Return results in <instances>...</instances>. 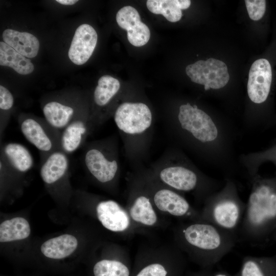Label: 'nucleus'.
Returning a JSON list of instances; mask_svg holds the SVG:
<instances>
[{
	"instance_id": "f8f14e48",
	"label": "nucleus",
	"mask_w": 276,
	"mask_h": 276,
	"mask_svg": "<svg viewBox=\"0 0 276 276\" xmlns=\"http://www.w3.org/2000/svg\"><path fill=\"white\" fill-rule=\"evenodd\" d=\"M2 37L4 42L27 58H34L38 53L39 40L30 33L7 29L3 32Z\"/></svg>"
},
{
	"instance_id": "2f4dec72",
	"label": "nucleus",
	"mask_w": 276,
	"mask_h": 276,
	"mask_svg": "<svg viewBox=\"0 0 276 276\" xmlns=\"http://www.w3.org/2000/svg\"><path fill=\"white\" fill-rule=\"evenodd\" d=\"M215 276H227V275H226L225 274H223V273H218V274H217L216 275H215Z\"/></svg>"
},
{
	"instance_id": "0eeeda50",
	"label": "nucleus",
	"mask_w": 276,
	"mask_h": 276,
	"mask_svg": "<svg viewBox=\"0 0 276 276\" xmlns=\"http://www.w3.org/2000/svg\"><path fill=\"white\" fill-rule=\"evenodd\" d=\"M98 35L90 25L83 24L75 32L68 52L71 61L78 65L85 63L90 58L96 48Z\"/></svg>"
},
{
	"instance_id": "f3484780",
	"label": "nucleus",
	"mask_w": 276,
	"mask_h": 276,
	"mask_svg": "<svg viewBox=\"0 0 276 276\" xmlns=\"http://www.w3.org/2000/svg\"><path fill=\"white\" fill-rule=\"evenodd\" d=\"M156 207L161 211L168 212L175 216L185 215L188 211L189 205L182 197L168 189H161L154 196Z\"/></svg>"
},
{
	"instance_id": "dca6fc26",
	"label": "nucleus",
	"mask_w": 276,
	"mask_h": 276,
	"mask_svg": "<svg viewBox=\"0 0 276 276\" xmlns=\"http://www.w3.org/2000/svg\"><path fill=\"white\" fill-rule=\"evenodd\" d=\"M44 118L52 128L63 129L72 121L74 114V108L57 101H51L43 107Z\"/></svg>"
},
{
	"instance_id": "a878e982",
	"label": "nucleus",
	"mask_w": 276,
	"mask_h": 276,
	"mask_svg": "<svg viewBox=\"0 0 276 276\" xmlns=\"http://www.w3.org/2000/svg\"><path fill=\"white\" fill-rule=\"evenodd\" d=\"M95 276H129L128 267L121 262L115 260H103L94 266Z\"/></svg>"
},
{
	"instance_id": "b1692460",
	"label": "nucleus",
	"mask_w": 276,
	"mask_h": 276,
	"mask_svg": "<svg viewBox=\"0 0 276 276\" xmlns=\"http://www.w3.org/2000/svg\"><path fill=\"white\" fill-rule=\"evenodd\" d=\"M132 219L146 225H153L157 221L156 214L149 198L140 196L136 198L130 210Z\"/></svg>"
},
{
	"instance_id": "6e6552de",
	"label": "nucleus",
	"mask_w": 276,
	"mask_h": 276,
	"mask_svg": "<svg viewBox=\"0 0 276 276\" xmlns=\"http://www.w3.org/2000/svg\"><path fill=\"white\" fill-rule=\"evenodd\" d=\"M84 163L90 174L101 182L112 180L118 171V164L114 159H109L101 150L88 149L84 156Z\"/></svg>"
},
{
	"instance_id": "f257e3e1",
	"label": "nucleus",
	"mask_w": 276,
	"mask_h": 276,
	"mask_svg": "<svg viewBox=\"0 0 276 276\" xmlns=\"http://www.w3.org/2000/svg\"><path fill=\"white\" fill-rule=\"evenodd\" d=\"M114 121L122 132L131 135L141 134L148 129L152 116L149 107L141 102H124L117 108Z\"/></svg>"
},
{
	"instance_id": "4be33fe9",
	"label": "nucleus",
	"mask_w": 276,
	"mask_h": 276,
	"mask_svg": "<svg viewBox=\"0 0 276 276\" xmlns=\"http://www.w3.org/2000/svg\"><path fill=\"white\" fill-rule=\"evenodd\" d=\"M31 232L27 220L15 217L3 222L0 225V242H6L27 238Z\"/></svg>"
},
{
	"instance_id": "ddd939ff",
	"label": "nucleus",
	"mask_w": 276,
	"mask_h": 276,
	"mask_svg": "<svg viewBox=\"0 0 276 276\" xmlns=\"http://www.w3.org/2000/svg\"><path fill=\"white\" fill-rule=\"evenodd\" d=\"M69 161L65 153L55 150L50 153L42 165L40 174L42 180L48 184L55 183L67 172Z\"/></svg>"
},
{
	"instance_id": "7c9ffc66",
	"label": "nucleus",
	"mask_w": 276,
	"mask_h": 276,
	"mask_svg": "<svg viewBox=\"0 0 276 276\" xmlns=\"http://www.w3.org/2000/svg\"><path fill=\"white\" fill-rule=\"evenodd\" d=\"M56 1L64 5H73L78 2L77 0H57Z\"/></svg>"
},
{
	"instance_id": "9d476101",
	"label": "nucleus",
	"mask_w": 276,
	"mask_h": 276,
	"mask_svg": "<svg viewBox=\"0 0 276 276\" xmlns=\"http://www.w3.org/2000/svg\"><path fill=\"white\" fill-rule=\"evenodd\" d=\"M20 128L26 139L37 149L43 153L54 151L53 139L45 127L38 121L27 118L21 122Z\"/></svg>"
},
{
	"instance_id": "1a4fd4ad",
	"label": "nucleus",
	"mask_w": 276,
	"mask_h": 276,
	"mask_svg": "<svg viewBox=\"0 0 276 276\" xmlns=\"http://www.w3.org/2000/svg\"><path fill=\"white\" fill-rule=\"evenodd\" d=\"M98 219L107 229L113 232H122L130 224L127 213L116 201L111 200L103 201L96 208Z\"/></svg>"
},
{
	"instance_id": "cd10ccee",
	"label": "nucleus",
	"mask_w": 276,
	"mask_h": 276,
	"mask_svg": "<svg viewBox=\"0 0 276 276\" xmlns=\"http://www.w3.org/2000/svg\"><path fill=\"white\" fill-rule=\"evenodd\" d=\"M165 267L159 263H153L143 268L136 276H167Z\"/></svg>"
},
{
	"instance_id": "6ab92c4d",
	"label": "nucleus",
	"mask_w": 276,
	"mask_h": 276,
	"mask_svg": "<svg viewBox=\"0 0 276 276\" xmlns=\"http://www.w3.org/2000/svg\"><path fill=\"white\" fill-rule=\"evenodd\" d=\"M191 5L190 0H148V9L155 14L163 15L167 20L175 22L182 16L181 10L188 9Z\"/></svg>"
},
{
	"instance_id": "f03ea898",
	"label": "nucleus",
	"mask_w": 276,
	"mask_h": 276,
	"mask_svg": "<svg viewBox=\"0 0 276 276\" xmlns=\"http://www.w3.org/2000/svg\"><path fill=\"white\" fill-rule=\"evenodd\" d=\"M186 72L192 82L208 85L213 89L224 87L229 79L225 63L214 58L200 60L189 64L186 68Z\"/></svg>"
},
{
	"instance_id": "7ed1b4c3",
	"label": "nucleus",
	"mask_w": 276,
	"mask_h": 276,
	"mask_svg": "<svg viewBox=\"0 0 276 276\" xmlns=\"http://www.w3.org/2000/svg\"><path fill=\"white\" fill-rule=\"evenodd\" d=\"M178 118L180 125L186 122L191 125L190 132L201 142L212 141L217 137V129L213 121L196 105L192 106L189 103L181 105L179 107Z\"/></svg>"
},
{
	"instance_id": "c85d7f7f",
	"label": "nucleus",
	"mask_w": 276,
	"mask_h": 276,
	"mask_svg": "<svg viewBox=\"0 0 276 276\" xmlns=\"http://www.w3.org/2000/svg\"><path fill=\"white\" fill-rule=\"evenodd\" d=\"M14 104V98L10 91L4 86L0 85V108L7 110L12 108Z\"/></svg>"
},
{
	"instance_id": "4468645a",
	"label": "nucleus",
	"mask_w": 276,
	"mask_h": 276,
	"mask_svg": "<svg viewBox=\"0 0 276 276\" xmlns=\"http://www.w3.org/2000/svg\"><path fill=\"white\" fill-rule=\"evenodd\" d=\"M160 179L167 185L182 191H190L196 185L197 177L192 171L180 166L168 167L159 173Z\"/></svg>"
},
{
	"instance_id": "aec40b11",
	"label": "nucleus",
	"mask_w": 276,
	"mask_h": 276,
	"mask_svg": "<svg viewBox=\"0 0 276 276\" xmlns=\"http://www.w3.org/2000/svg\"><path fill=\"white\" fill-rule=\"evenodd\" d=\"M0 65L12 68L20 75L32 73L34 66L30 59L22 55L4 41L0 42Z\"/></svg>"
},
{
	"instance_id": "a211bd4d",
	"label": "nucleus",
	"mask_w": 276,
	"mask_h": 276,
	"mask_svg": "<svg viewBox=\"0 0 276 276\" xmlns=\"http://www.w3.org/2000/svg\"><path fill=\"white\" fill-rule=\"evenodd\" d=\"M77 245V240L74 236L65 234L44 242L41 246V251L48 258L60 259L73 253Z\"/></svg>"
},
{
	"instance_id": "5701e85b",
	"label": "nucleus",
	"mask_w": 276,
	"mask_h": 276,
	"mask_svg": "<svg viewBox=\"0 0 276 276\" xmlns=\"http://www.w3.org/2000/svg\"><path fill=\"white\" fill-rule=\"evenodd\" d=\"M120 88L119 81L109 75L101 77L94 93L96 104L102 107L107 105L117 94Z\"/></svg>"
},
{
	"instance_id": "39448f33",
	"label": "nucleus",
	"mask_w": 276,
	"mask_h": 276,
	"mask_svg": "<svg viewBox=\"0 0 276 276\" xmlns=\"http://www.w3.org/2000/svg\"><path fill=\"white\" fill-rule=\"evenodd\" d=\"M119 26L127 31V39L133 46L140 47L145 45L150 37L148 27L141 21L137 11L130 6H124L116 14Z\"/></svg>"
},
{
	"instance_id": "423d86ee",
	"label": "nucleus",
	"mask_w": 276,
	"mask_h": 276,
	"mask_svg": "<svg viewBox=\"0 0 276 276\" xmlns=\"http://www.w3.org/2000/svg\"><path fill=\"white\" fill-rule=\"evenodd\" d=\"M248 216L255 225L276 216V194L269 187L262 186L250 195Z\"/></svg>"
},
{
	"instance_id": "c756f323",
	"label": "nucleus",
	"mask_w": 276,
	"mask_h": 276,
	"mask_svg": "<svg viewBox=\"0 0 276 276\" xmlns=\"http://www.w3.org/2000/svg\"><path fill=\"white\" fill-rule=\"evenodd\" d=\"M241 276H264L258 264L253 261H248L244 264Z\"/></svg>"
},
{
	"instance_id": "9b49d317",
	"label": "nucleus",
	"mask_w": 276,
	"mask_h": 276,
	"mask_svg": "<svg viewBox=\"0 0 276 276\" xmlns=\"http://www.w3.org/2000/svg\"><path fill=\"white\" fill-rule=\"evenodd\" d=\"M184 235L189 243L203 249H216L219 246L221 243L220 237L218 232L210 225H191L185 229Z\"/></svg>"
},
{
	"instance_id": "393cba45",
	"label": "nucleus",
	"mask_w": 276,
	"mask_h": 276,
	"mask_svg": "<svg viewBox=\"0 0 276 276\" xmlns=\"http://www.w3.org/2000/svg\"><path fill=\"white\" fill-rule=\"evenodd\" d=\"M216 221L225 228H232L236 224L239 217V209L235 203L225 201L218 204L214 210Z\"/></svg>"
},
{
	"instance_id": "412c9836",
	"label": "nucleus",
	"mask_w": 276,
	"mask_h": 276,
	"mask_svg": "<svg viewBox=\"0 0 276 276\" xmlns=\"http://www.w3.org/2000/svg\"><path fill=\"white\" fill-rule=\"evenodd\" d=\"M4 155L10 166L19 172H26L33 166V157L29 150L17 143H9L3 148Z\"/></svg>"
},
{
	"instance_id": "bb28decb",
	"label": "nucleus",
	"mask_w": 276,
	"mask_h": 276,
	"mask_svg": "<svg viewBox=\"0 0 276 276\" xmlns=\"http://www.w3.org/2000/svg\"><path fill=\"white\" fill-rule=\"evenodd\" d=\"M266 1L245 0V4L250 19L258 20L262 18L266 11Z\"/></svg>"
},
{
	"instance_id": "20e7f679",
	"label": "nucleus",
	"mask_w": 276,
	"mask_h": 276,
	"mask_svg": "<svg viewBox=\"0 0 276 276\" xmlns=\"http://www.w3.org/2000/svg\"><path fill=\"white\" fill-rule=\"evenodd\" d=\"M271 65L266 59L256 60L248 74L247 93L249 99L255 103L264 102L269 95L272 82Z\"/></svg>"
},
{
	"instance_id": "2eb2a0df",
	"label": "nucleus",
	"mask_w": 276,
	"mask_h": 276,
	"mask_svg": "<svg viewBox=\"0 0 276 276\" xmlns=\"http://www.w3.org/2000/svg\"><path fill=\"white\" fill-rule=\"evenodd\" d=\"M87 131L86 122L81 119L73 120L62 131L60 137L62 151L72 153L81 146Z\"/></svg>"
}]
</instances>
